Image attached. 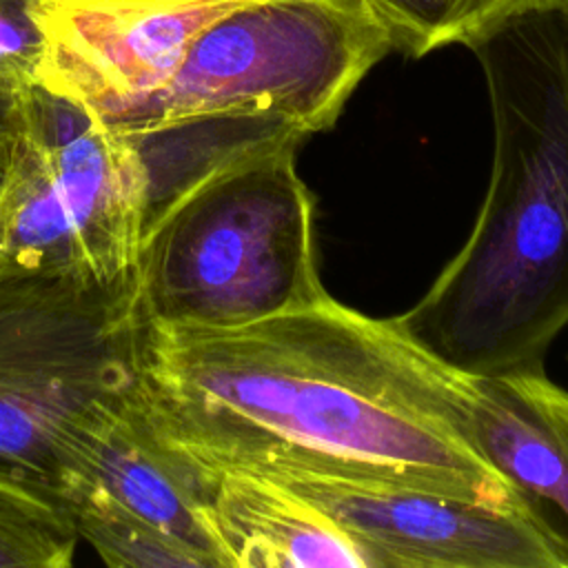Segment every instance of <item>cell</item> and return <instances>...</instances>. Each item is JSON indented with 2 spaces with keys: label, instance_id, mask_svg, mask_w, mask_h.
<instances>
[{
  "label": "cell",
  "instance_id": "obj_10",
  "mask_svg": "<svg viewBox=\"0 0 568 568\" xmlns=\"http://www.w3.org/2000/svg\"><path fill=\"white\" fill-rule=\"evenodd\" d=\"M468 439L568 559V388L544 371L468 375Z\"/></svg>",
  "mask_w": 568,
  "mask_h": 568
},
{
  "label": "cell",
  "instance_id": "obj_14",
  "mask_svg": "<svg viewBox=\"0 0 568 568\" xmlns=\"http://www.w3.org/2000/svg\"><path fill=\"white\" fill-rule=\"evenodd\" d=\"M78 541L62 499L0 475V568H67Z\"/></svg>",
  "mask_w": 568,
  "mask_h": 568
},
{
  "label": "cell",
  "instance_id": "obj_11",
  "mask_svg": "<svg viewBox=\"0 0 568 568\" xmlns=\"http://www.w3.org/2000/svg\"><path fill=\"white\" fill-rule=\"evenodd\" d=\"M204 513L226 568H366L353 539L291 488L240 470H202Z\"/></svg>",
  "mask_w": 568,
  "mask_h": 568
},
{
  "label": "cell",
  "instance_id": "obj_17",
  "mask_svg": "<svg viewBox=\"0 0 568 568\" xmlns=\"http://www.w3.org/2000/svg\"><path fill=\"white\" fill-rule=\"evenodd\" d=\"M561 4V11H564V20H566V31H568V0L559 2Z\"/></svg>",
  "mask_w": 568,
  "mask_h": 568
},
{
  "label": "cell",
  "instance_id": "obj_12",
  "mask_svg": "<svg viewBox=\"0 0 568 568\" xmlns=\"http://www.w3.org/2000/svg\"><path fill=\"white\" fill-rule=\"evenodd\" d=\"M390 31L395 51L424 58L468 44L501 20L564 0H366Z\"/></svg>",
  "mask_w": 568,
  "mask_h": 568
},
{
  "label": "cell",
  "instance_id": "obj_6",
  "mask_svg": "<svg viewBox=\"0 0 568 568\" xmlns=\"http://www.w3.org/2000/svg\"><path fill=\"white\" fill-rule=\"evenodd\" d=\"M16 95L22 138L0 193V271L131 277L149 200L140 151L67 93L36 84Z\"/></svg>",
  "mask_w": 568,
  "mask_h": 568
},
{
  "label": "cell",
  "instance_id": "obj_9",
  "mask_svg": "<svg viewBox=\"0 0 568 568\" xmlns=\"http://www.w3.org/2000/svg\"><path fill=\"white\" fill-rule=\"evenodd\" d=\"M75 488H91L160 528L204 568H226L206 521L202 470L158 433L133 384L106 399L84 428L64 499Z\"/></svg>",
  "mask_w": 568,
  "mask_h": 568
},
{
  "label": "cell",
  "instance_id": "obj_3",
  "mask_svg": "<svg viewBox=\"0 0 568 568\" xmlns=\"http://www.w3.org/2000/svg\"><path fill=\"white\" fill-rule=\"evenodd\" d=\"M300 146L237 158L189 186L142 235L138 304L158 324L233 328L328 297Z\"/></svg>",
  "mask_w": 568,
  "mask_h": 568
},
{
  "label": "cell",
  "instance_id": "obj_16",
  "mask_svg": "<svg viewBox=\"0 0 568 568\" xmlns=\"http://www.w3.org/2000/svg\"><path fill=\"white\" fill-rule=\"evenodd\" d=\"M22 138V113L18 95L0 87V193L9 182Z\"/></svg>",
  "mask_w": 568,
  "mask_h": 568
},
{
  "label": "cell",
  "instance_id": "obj_13",
  "mask_svg": "<svg viewBox=\"0 0 568 568\" xmlns=\"http://www.w3.org/2000/svg\"><path fill=\"white\" fill-rule=\"evenodd\" d=\"M64 501L80 539L113 568H204L184 544L91 488H75Z\"/></svg>",
  "mask_w": 568,
  "mask_h": 568
},
{
  "label": "cell",
  "instance_id": "obj_1",
  "mask_svg": "<svg viewBox=\"0 0 568 568\" xmlns=\"http://www.w3.org/2000/svg\"><path fill=\"white\" fill-rule=\"evenodd\" d=\"M138 402L200 470L515 497L468 439V375L331 295L233 328L144 320Z\"/></svg>",
  "mask_w": 568,
  "mask_h": 568
},
{
  "label": "cell",
  "instance_id": "obj_5",
  "mask_svg": "<svg viewBox=\"0 0 568 568\" xmlns=\"http://www.w3.org/2000/svg\"><path fill=\"white\" fill-rule=\"evenodd\" d=\"M393 47L366 0H248L211 22L171 80L106 120L120 131L248 111L331 129Z\"/></svg>",
  "mask_w": 568,
  "mask_h": 568
},
{
  "label": "cell",
  "instance_id": "obj_15",
  "mask_svg": "<svg viewBox=\"0 0 568 568\" xmlns=\"http://www.w3.org/2000/svg\"><path fill=\"white\" fill-rule=\"evenodd\" d=\"M33 4L36 0H0V87L11 93L42 84L47 40Z\"/></svg>",
  "mask_w": 568,
  "mask_h": 568
},
{
  "label": "cell",
  "instance_id": "obj_2",
  "mask_svg": "<svg viewBox=\"0 0 568 568\" xmlns=\"http://www.w3.org/2000/svg\"><path fill=\"white\" fill-rule=\"evenodd\" d=\"M493 111L479 215L428 291L395 322L473 375L544 371L568 326V31L561 4L515 13L466 44Z\"/></svg>",
  "mask_w": 568,
  "mask_h": 568
},
{
  "label": "cell",
  "instance_id": "obj_8",
  "mask_svg": "<svg viewBox=\"0 0 568 568\" xmlns=\"http://www.w3.org/2000/svg\"><path fill=\"white\" fill-rule=\"evenodd\" d=\"M248 0H36L47 40L42 84L104 120L162 89L193 40Z\"/></svg>",
  "mask_w": 568,
  "mask_h": 568
},
{
  "label": "cell",
  "instance_id": "obj_4",
  "mask_svg": "<svg viewBox=\"0 0 568 568\" xmlns=\"http://www.w3.org/2000/svg\"><path fill=\"white\" fill-rule=\"evenodd\" d=\"M138 271L113 284L0 271V475L64 501L84 428L135 379Z\"/></svg>",
  "mask_w": 568,
  "mask_h": 568
},
{
  "label": "cell",
  "instance_id": "obj_7",
  "mask_svg": "<svg viewBox=\"0 0 568 568\" xmlns=\"http://www.w3.org/2000/svg\"><path fill=\"white\" fill-rule=\"evenodd\" d=\"M260 477L315 504L353 539L366 568H568L566 555L517 497L479 499L308 475Z\"/></svg>",
  "mask_w": 568,
  "mask_h": 568
}]
</instances>
